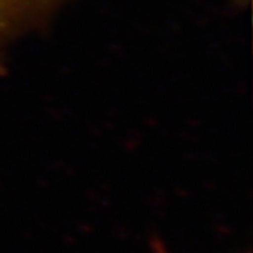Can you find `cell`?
Returning <instances> with one entry per match:
<instances>
[{"instance_id": "6da1fadb", "label": "cell", "mask_w": 253, "mask_h": 253, "mask_svg": "<svg viewBox=\"0 0 253 253\" xmlns=\"http://www.w3.org/2000/svg\"><path fill=\"white\" fill-rule=\"evenodd\" d=\"M65 0H0V49L31 28L42 26Z\"/></svg>"}, {"instance_id": "7a4b0ae2", "label": "cell", "mask_w": 253, "mask_h": 253, "mask_svg": "<svg viewBox=\"0 0 253 253\" xmlns=\"http://www.w3.org/2000/svg\"><path fill=\"white\" fill-rule=\"evenodd\" d=\"M151 246H152V253H170L169 249L166 248V245L163 244L159 238H154Z\"/></svg>"}]
</instances>
